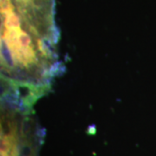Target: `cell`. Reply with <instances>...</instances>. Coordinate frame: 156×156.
I'll list each match as a JSON object with an SVG mask.
<instances>
[{
    "label": "cell",
    "mask_w": 156,
    "mask_h": 156,
    "mask_svg": "<svg viewBox=\"0 0 156 156\" xmlns=\"http://www.w3.org/2000/svg\"><path fill=\"white\" fill-rule=\"evenodd\" d=\"M58 44L23 17L14 0H0V76L23 86L50 89L62 69Z\"/></svg>",
    "instance_id": "6da1fadb"
},
{
    "label": "cell",
    "mask_w": 156,
    "mask_h": 156,
    "mask_svg": "<svg viewBox=\"0 0 156 156\" xmlns=\"http://www.w3.org/2000/svg\"><path fill=\"white\" fill-rule=\"evenodd\" d=\"M42 140L32 108L0 102V156H37Z\"/></svg>",
    "instance_id": "7a4b0ae2"
},
{
    "label": "cell",
    "mask_w": 156,
    "mask_h": 156,
    "mask_svg": "<svg viewBox=\"0 0 156 156\" xmlns=\"http://www.w3.org/2000/svg\"><path fill=\"white\" fill-rule=\"evenodd\" d=\"M17 10L34 28L47 38L58 42L56 0H14Z\"/></svg>",
    "instance_id": "3957f363"
}]
</instances>
